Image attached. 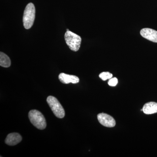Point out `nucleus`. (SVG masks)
Instances as JSON below:
<instances>
[{"label":"nucleus","instance_id":"nucleus-1","mask_svg":"<svg viewBox=\"0 0 157 157\" xmlns=\"http://www.w3.org/2000/svg\"><path fill=\"white\" fill-rule=\"evenodd\" d=\"M36 17V9L34 4L29 3L26 7L24 12L23 22L24 26L26 29H29L33 25Z\"/></svg>","mask_w":157,"mask_h":157},{"label":"nucleus","instance_id":"nucleus-2","mask_svg":"<svg viewBox=\"0 0 157 157\" xmlns=\"http://www.w3.org/2000/svg\"><path fill=\"white\" fill-rule=\"evenodd\" d=\"M29 118L31 123L39 130H44L46 127L45 117L40 111L33 109L29 113Z\"/></svg>","mask_w":157,"mask_h":157},{"label":"nucleus","instance_id":"nucleus-3","mask_svg":"<svg viewBox=\"0 0 157 157\" xmlns=\"http://www.w3.org/2000/svg\"><path fill=\"white\" fill-rule=\"evenodd\" d=\"M64 37L66 43L71 50L76 52L79 50L82 41L80 36L69 31H67Z\"/></svg>","mask_w":157,"mask_h":157},{"label":"nucleus","instance_id":"nucleus-4","mask_svg":"<svg viewBox=\"0 0 157 157\" xmlns=\"http://www.w3.org/2000/svg\"><path fill=\"white\" fill-rule=\"evenodd\" d=\"M47 102L54 115L59 118H63L65 117L64 109L58 100L53 96H48Z\"/></svg>","mask_w":157,"mask_h":157},{"label":"nucleus","instance_id":"nucleus-5","mask_svg":"<svg viewBox=\"0 0 157 157\" xmlns=\"http://www.w3.org/2000/svg\"><path fill=\"white\" fill-rule=\"evenodd\" d=\"M98 120L100 123L104 127L108 128L114 127L116 125L114 119L111 116L105 113H100L98 115Z\"/></svg>","mask_w":157,"mask_h":157},{"label":"nucleus","instance_id":"nucleus-6","mask_svg":"<svg viewBox=\"0 0 157 157\" xmlns=\"http://www.w3.org/2000/svg\"><path fill=\"white\" fill-rule=\"evenodd\" d=\"M140 34L143 38L149 41L157 43V31L152 29L144 28L140 31Z\"/></svg>","mask_w":157,"mask_h":157},{"label":"nucleus","instance_id":"nucleus-7","mask_svg":"<svg viewBox=\"0 0 157 157\" xmlns=\"http://www.w3.org/2000/svg\"><path fill=\"white\" fill-rule=\"evenodd\" d=\"M59 78L60 81L64 84L72 83L76 84L79 81V78L74 75H70L64 73H61L59 75Z\"/></svg>","mask_w":157,"mask_h":157},{"label":"nucleus","instance_id":"nucleus-8","mask_svg":"<svg viewBox=\"0 0 157 157\" xmlns=\"http://www.w3.org/2000/svg\"><path fill=\"white\" fill-rule=\"evenodd\" d=\"M22 140V137L18 133H12L9 134L6 137L5 142L10 146H14L20 143Z\"/></svg>","mask_w":157,"mask_h":157},{"label":"nucleus","instance_id":"nucleus-9","mask_svg":"<svg viewBox=\"0 0 157 157\" xmlns=\"http://www.w3.org/2000/svg\"><path fill=\"white\" fill-rule=\"evenodd\" d=\"M141 110L145 114H151L157 113V103L154 102H148L144 105Z\"/></svg>","mask_w":157,"mask_h":157},{"label":"nucleus","instance_id":"nucleus-10","mask_svg":"<svg viewBox=\"0 0 157 157\" xmlns=\"http://www.w3.org/2000/svg\"><path fill=\"white\" fill-rule=\"evenodd\" d=\"M11 64V60L7 55L2 52H0V66L3 67L8 68Z\"/></svg>","mask_w":157,"mask_h":157},{"label":"nucleus","instance_id":"nucleus-11","mask_svg":"<svg viewBox=\"0 0 157 157\" xmlns=\"http://www.w3.org/2000/svg\"><path fill=\"white\" fill-rule=\"evenodd\" d=\"M113 75L111 73L108 72H103L99 75V77L104 81L112 78Z\"/></svg>","mask_w":157,"mask_h":157},{"label":"nucleus","instance_id":"nucleus-12","mask_svg":"<svg viewBox=\"0 0 157 157\" xmlns=\"http://www.w3.org/2000/svg\"><path fill=\"white\" fill-rule=\"evenodd\" d=\"M117 83L118 79L116 77L110 78L108 82V85L111 86H115L117 84Z\"/></svg>","mask_w":157,"mask_h":157},{"label":"nucleus","instance_id":"nucleus-13","mask_svg":"<svg viewBox=\"0 0 157 157\" xmlns=\"http://www.w3.org/2000/svg\"><path fill=\"white\" fill-rule=\"evenodd\" d=\"M69 31V30L68 29H67V31Z\"/></svg>","mask_w":157,"mask_h":157}]
</instances>
